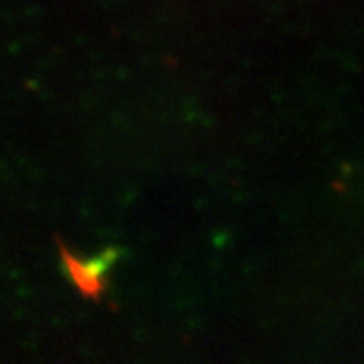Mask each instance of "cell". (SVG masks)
Returning <instances> with one entry per match:
<instances>
[{
  "instance_id": "6da1fadb",
  "label": "cell",
  "mask_w": 364,
  "mask_h": 364,
  "mask_svg": "<svg viewBox=\"0 0 364 364\" xmlns=\"http://www.w3.org/2000/svg\"><path fill=\"white\" fill-rule=\"evenodd\" d=\"M58 248H60L62 268H64L68 281L77 288V292H80L84 299L99 301L101 294L108 288L106 274H108L110 266L114 264V259L119 257V252L114 248H108V250L99 252L97 257L82 259L75 252H70L62 242H58Z\"/></svg>"
}]
</instances>
